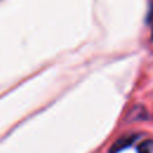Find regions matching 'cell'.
Listing matches in <instances>:
<instances>
[{
  "label": "cell",
  "mask_w": 153,
  "mask_h": 153,
  "mask_svg": "<svg viewBox=\"0 0 153 153\" xmlns=\"http://www.w3.org/2000/svg\"><path fill=\"white\" fill-rule=\"evenodd\" d=\"M147 19H148L149 23H152V26H153V0L151 1V6H149V12H148ZM152 39H153V33H152Z\"/></svg>",
  "instance_id": "cell-4"
},
{
  "label": "cell",
  "mask_w": 153,
  "mask_h": 153,
  "mask_svg": "<svg viewBox=\"0 0 153 153\" xmlns=\"http://www.w3.org/2000/svg\"><path fill=\"white\" fill-rule=\"evenodd\" d=\"M137 153H153V139H147L142 141L137 148Z\"/></svg>",
  "instance_id": "cell-3"
},
{
  "label": "cell",
  "mask_w": 153,
  "mask_h": 153,
  "mask_svg": "<svg viewBox=\"0 0 153 153\" xmlns=\"http://www.w3.org/2000/svg\"><path fill=\"white\" fill-rule=\"evenodd\" d=\"M145 115H146V110L143 108H133L128 115V118H129V121L143 120V118H146Z\"/></svg>",
  "instance_id": "cell-2"
},
{
  "label": "cell",
  "mask_w": 153,
  "mask_h": 153,
  "mask_svg": "<svg viewBox=\"0 0 153 153\" xmlns=\"http://www.w3.org/2000/svg\"><path fill=\"white\" fill-rule=\"evenodd\" d=\"M136 139V135H129V136H124L121 137L116 143H114V146L111 147L110 153H118L123 149H126L127 147H129Z\"/></svg>",
  "instance_id": "cell-1"
}]
</instances>
